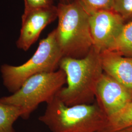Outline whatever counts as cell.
I'll return each mask as SVG.
<instances>
[{
	"label": "cell",
	"mask_w": 132,
	"mask_h": 132,
	"mask_svg": "<svg viewBox=\"0 0 132 132\" xmlns=\"http://www.w3.org/2000/svg\"><path fill=\"white\" fill-rule=\"evenodd\" d=\"M24 10L47 7L53 5L54 0H24Z\"/></svg>",
	"instance_id": "cell-15"
},
{
	"label": "cell",
	"mask_w": 132,
	"mask_h": 132,
	"mask_svg": "<svg viewBox=\"0 0 132 132\" xmlns=\"http://www.w3.org/2000/svg\"><path fill=\"white\" fill-rule=\"evenodd\" d=\"M22 115L19 107L0 102V132H16L13 124Z\"/></svg>",
	"instance_id": "cell-11"
},
{
	"label": "cell",
	"mask_w": 132,
	"mask_h": 132,
	"mask_svg": "<svg viewBox=\"0 0 132 132\" xmlns=\"http://www.w3.org/2000/svg\"><path fill=\"white\" fill-rule=\"evenodd\" d=\"M39 120L52 132H105L108 118L96 102L68 106L56 95Z\"/></svg>",
	"instance_id": "cell-2"
},
{
	"label": "cell",
	"mask_w": 132,
	"mask_h": 132,
	"mask_svg": "<svg viewBox=\"0 0 132 132\" xmlns=\"http://www.w3.org/2000/svg\"><path fill=\"white\" fill-rule=\"evenodd\" d=\"M89 14L102 11L112 10L114 0H77Z\"/></svg>",
	"instance_id": "cell-13"
},
{
	"label": "cell",
	"mask_w": 132,
	"mask_h": 132,
	"mask_svg": "<svg viewBox=\"0 0 132 132\" xmlns=\"http://www.w3.org/2000/svg\"><path fill=\"white\" fill-rule=\"evenodd\" d=\"M108 51L132 57V20L124 24Z\"/></svg>",
	"instance_id": "cell-10"
},
{
	"label": "cell",
	"mask_w": 132,
	"mask_h": 132,
	"mask_svg": "<svg viewBox=\"0 0 132 132\" xmlns=\"http://www.w3.org/2000/svg\"><path fill=\"white\" fill-rule=\"evenodd\" d=\"M89 15L93 47L100 53L108 51L126 23L113 10H102Z\"/></svg>",
	"instance_id": "cell-6"
},
{
	"label": "cell",
	"mask_w": 132,
	"mask_h": 132,
	"mask_svg": "<svg viewBox=\"0 0 132 132\" xmlns=\"http://www.w3.org/2000/svg\"><path fill=\"white\" fill-rule=\"evenodd\" d=\"M66 83V73L61 69L39 73L29 78L13 94L0 98V102L19 107L23 112L21 118L27 119L39 104L52 100Z\"/></svg>",
	"instance_id": "cell-5"
},
{
	"label": "cell",
	"mask_w": 132,
	"mask_h": 132,
	"mask_svg": "<svg viewBox=\"0 0 132 132\" xmlns=\"http://www.w3.org/2000/svg\"><path fill=\"white\" fill-rule=\"evenodd\" d=\"M59 3H61V4H68L70 3L73 0H59Z\"/></svg>",
	"instance_id": "cell-17"
},
{
	"label": "cell",
	"mask_w": 132,
	"mask_h": 132,
	"mask_svg": "<svg viewBox=\"0 0 132 132\" xmlns=\"http://www.w3.org/2000/svg\"><path fill=\"white\" fill-rule=\"evenodd\" d=\"M95 99L109 118L132 102V93L103 72L96 86Z\"/></svg>",
	"instance_id": "cell-8"
},
{
	"label": "cell",
	"mask_w": 132,
	"mask_h": 132,
	"mask_svg": "<svg viewBox=\"0 0 132 132\" xmlns=\"http://www.w3.org/2000/svg\"><path fill=\"white\" fill-rule=\"evenodd\" d=\"M58 17L57 6H51L24 10L22 24L16 46L20 50L27 51L38 40L43 29Z\"/></svg>",
	"instance_id": "cell-7"
},
{
	"label": "cell",
	"mask_w": 132,
	"mask_h": 132,
	"mask_svg": "<svg viewBox=\"0 0 132 132\" xmlns=\"http://www.w3.org/2000/svg\"><path fill=\"white\" fill-rule=\"evenodd\" d=\"M112 10L125 23L132 20V0H114Z\"/></svg>",
	"instance_id": "cell-14"
},
{
	"label": "cell",
	"mask_w": 132,
	"mask_h": 132,
	"mask_svg": "<svg viewBox=\"0 0 132 132\" xmlns=\"http://www.w3.org/2000/svg\"><path fill=\"white\" fill-rule=\"evenodd\" d=\"M57 6L58 25L55 29L63 57H84L93 47L89 14L77 0L59 3Z\"/></svg>",
	"instance_id": "cell-3"
},
{
	"label": "cell",
	"mask_w": 132,
	"mask_h": 132,
	"mask_svg": "<svg viewBox=\"0 0 132 132\" xmlns=\"http://www.w3.org/2000/svg\"><path fill=\"white\" fill-rule=\"evenodd\" d=\"M115 132H132V126L130 127L127 128L125 129H123L122 130Z\"/></svg>",
	"instance_id": "cell-16"
},
{
	"label": "cell",
	"mask_w": 132,
	"mask_h": 132,
	"mask_svg": "<svg viewBox=\"0 0 132 132\" xmlns=\"http://www.w3.org/2000/svg\"><path fill=\"white\" fill-rule=\"evenodd\" d=\"M59 68L66 73L67 86L63 87L57 96L68 106L92 104L103 73L100 53L93 47L82 58L63 57Z\"/></svg>",
	"instance_id": "cell-1"
},
{
	"label": "cell",
	"mask_w": 132,
	"mask_h": 132,
	"mask_svg": "<svg viewBox=\"0 0 132 132\" xmlns=\"http://www.w3.org/2000/svg\"><path fill=\"white\" fill-rule=\"evenodd\" d=\"M105 132H115L132 126V102L108 118Z\"/></svg>",
	"instance_id": "cell-12"
},
{
	"label": "cell",
	"mask_w": 132,
	"mask_h": 132,
	"mask_svg": "<svg viewBox=\"0 0 132 132\" xmlns=\"http://www.w3.org/2000/svg\"><path fill=\"white\" fill-rule=\"evenodd\" d=\"M103 72L118 81L132 93V57L106 51L100 53Z\"/></svg>",
	"instance_id": "cell-9"
},
{
	"label": "cell",
	"mask_w": 132,
	"mask_h": 132,
	"mask_svg": "<svg viewBox=\"0 0 132 132\" xmlns=\"http://www.w3.org/2000/svg\"><path fill=\"white\" fill-rule=\"evenodd\" d=\"M63 57L54 29L40 41L37 50L26 62L20 66L5 64L1 66L3 84L9 92L13 94L30 77L57 71Z\"/></svg>",
	"instance_id": "cell-4"
}]
</instances>
